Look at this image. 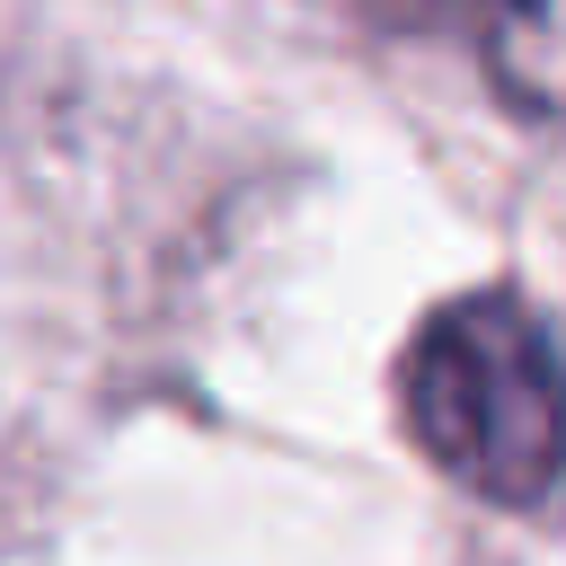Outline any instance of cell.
Here are the masks:
<instances>
[{
    "label": "cell",
    "instance_id": "6da1fadb",
    "mask_svg": "<svg viewBox=\"0 0 566 566\" xmlns=\"http://www.w3.org/2000/svg\"><path fill=\"white\" fill-rule=\"evenodd\" d=\"M398 424L460 495L548 504L566 486V336L513 283L451 292L398 345Z\"/></svg>",
    "mask_w": 566,
    "mask_h": 566
},
{
    "label": "cell",
    "instance_id": "7a4b0ae2",
    "mask_svg": "<svg viewBox=\"0 0 566 566\" xmlns=\"http://www.w3.org/2000/svg\"><path fill=\"white\" fill-rule=\"evenodd\" d=\"M469 18V53L486 88L566 142V0H451Z\"/></svg>",
    "mask_w": 566,
    "mask_h": 566
}]
</instances>
